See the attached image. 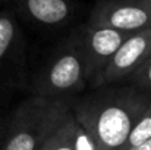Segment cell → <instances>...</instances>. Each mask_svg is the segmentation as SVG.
Wrapping results in <instances>:
<instances>
[{
	"mask_svg": "<svg viewBox=\"0 0 151 150\" xmlns=\"http://www.w3.org/2000/svg\"><path fill=\"white\" fill-rule=\"evenodd\" d=\"M150 101L151 93L119 83L73 97L70 107L96 150H122Z\"/></svg>",
	"mask_w": 151,
	"mask_h": 150,
	"instance_id": "6da1fadb",
	"label": "cell"
},
{
	"mask_svg": "<svg viewBox=\"0 0 151 150\" xmlns=\"http://www.w3.org/2000/svg\"><path fill=\"white\" fill-rule=\"evenodd\" d=\"M70 106L72 99L54 100L37 94L22 100L9 118L1 150H40Z\"/></svg>",
	"mask_w": 151,
	"mask_h": 150,
	"instance_id": "7a4b0ae2",
	"label": "cell"
},
{
	"mask_svg": "<svg viewBox=\"0 0 151 150\" xmlns=\"http://www.w3.org/2000/svg\"><path fill=\"white\" fill-rule=\"evenodd\" d=\"M87 87V66L78 31L65 40L40 69L32 83V94L69 100Z\"/></svg>",
	"mask_w": 151,
	"mask_h": 150,
	"instance_id": "3957f363",
	"label": "cell"
},
{
	"mask_svg": "<svg viewBox=\"0 0 151 150\" xmlns=\"http://www.w3.org/2000/svg\"><path fill=\"white\" fill-rule=\"evenodd\" d=\"M27 43L12 10L0 12V99L27 87Z\"/></svg>",
	"mask_w": 151,
	"mask_h": 150,
	"instance_id": "277c9868",
	"label": "cell"
},
{
	"mask_svg": "<svg viewBox=\"0 0 151 150\" xmlns=\"http://www.w3.org/2000/svg\"><path fill=\"white\" fill-rule=\"evenodd\" d=\"M81 47L84 51L87 66V83L90 88H97L101 84V77L110 59L128 37V33L87 24L79 30Z\"/></svg>",
	"mask_w": 151,
	"mask_h": 150,
	"instance_id": "5b68a950",
	"label": "cell"
},
{
	"mask_svg": "<svg viewBox=\"0 0 151 150\" xmlns=\"http://www.w3.org/2000/svg\"><path fill=\"white\" fill-rule=\"evenodd\" d=\"M88 24L128 34L151 28V0H99Z\"/></svg>",
	"mask_w": 151,
	"mask_h": 150,
	"instance_id": "8992f818",
	"label": "cell"
},
{
	"mask_svg": "<svg viewBox=\"0 0 151 150\" xmlns=\"http://www.w3.org/2000/svg\"><path fill=\"white\" fill-rule=\"evenodd\" d=\"M151 54V28L128 34L101 77V86L126 83Z\"/></svg>",
	"mask_w": 151,
	"mask_h": 150,
	"instance_id": "52a82bcc",
	"label": "cell"
},
{
	"mask_svg": "<svg viewBox=\"0 0 151 150\" xmlns=\"http://www.w3.org/2000/svg\"><path fill=\"white\" fill-rule=\"evenodd\" d=\"M15 10L24 18L41 25L57 27L70 19V0H13Z\"/></svg>",
	"mask_w": 151,
	"mask_h": 150,
	"instance_id": "ba28073f",
	"label": "cell"
},
{
	"mask_svg": "<svg viewBox=\"0 0 151 150\" xmlns=\"http://www.w3.org/2000/svg\"><path fill=\"white\" fill-rule=\"evenodd\" d=\"M79 133L81 125L73 116L70 107L60 125L51 133V136L44 141L40 150H79Z\"/></svg>",
	"mask_w": 151,
	"mask_h": 150,
	"instance_id": "9c48e42d",
	"label": "cell"
},
{
	"mask_svg": "<svg viewBox=\"0 0 151 150\" xmlns=\"http://www.w3.org/2000/svg\"><path fill=\"white\" fill-rule=\"evenodd\" d=\"M151 137V101L148 103V106L144 109V112L141 113L139 119L137 121L135 127L132 128L123 149H128L131 146H135L147 138ZM122 149V150H123Z\"/></svg>",
	"mask_w": 151,
	"mask_h": 150,
	"instance_id": "30bf717a",
	"label": "cell"
},
{
	"mask_svg": "<svg viewBox=\"0 0 151 150\" xmlns=\"http://www.w3.org/2000/svg\"><path fill=\"white\" fill-rule=\"evenodd\" d=\"M126 81L142 91L151 93V54Z\"/></svg>",
	"mask_w": 151,
	"mask_h": 150,
	"instance_id": "8fae6325",
	"label": "cell"
},
{
	"mask_svg": "<svg viewBox=\"0 0 151 150\" xmlns=\"http://www.w3.org/2000/svg\"><path fill=\"white\" fill-rule=\"evenodd\" d=\"M7 122H9V119H3V118L0 116V150L3 147V143H4V138H6Z\"/></svg>",
	"mask_w": 151,
	"mask_h": 150,
	"instance_id": "7c38bea8",
	"label": "cell"
},
{
	"mask_svg": "<svg viewBox=\"0 0 151 150\" xmlns=\"http://www.w3.org/2000/svg\"><path fill=\"white\" fill-rule=\"evenodd\" d=\"M123 150H151V137L141 141V143H138V144H135V146H131V147Z\"/></svg>",
	"mask_w": 151,
	"mask_h": 150,
	"instance_id": "4fadbf2b",
	"label": "cell"
},
{
	"mask_svg": "<svg viewBox=\"0 0 151 150\" xmlns=\"http://www.w3.org/2000/svg\"><path fill=\"white\" fill-rule=\"evenodd\" d=\"M1 1H6V0H0V3H1Z\"/></svg>",
	"mask_w": 151,
	"mask_h": 150,
	"instance_id": "5bb4252c",
	"label": "cell"
}]
</instances>
